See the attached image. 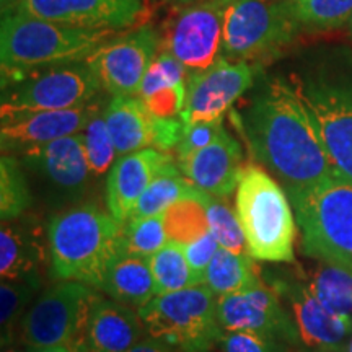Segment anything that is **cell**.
I'll return each instance as SVG.
<instances>
[{"mask_svg": "<svg viewBox=\"0 0 352 352\" xmlns=\"http://www.w3.org/2000/svg\"><path fill=\"white\" fill-rule=\"evenodd\" d=\"M253 155L285 192L302 191L333 178L334 171L320 134L287 80H272L241 116Z\"/></svg>", "mask_w": 352, "mask_h": 352, "instance_id": "obj_1", "label": "cell"}, {"mask_svg": "<svg viewBox=\"0 0 352 352\" xmlns=\"http://www.w3.org/2000/svg\"><path fill=\"white\" fill-rule=\"evenodd\" d=\"M287 82L318 131L334 176L352 183V52L316 50Z\"/></svg>", "mask_w": 352, "mask_h": 352, "instance_id": "obj_2", "label": "cell"}, {"mask_svg": "<svg viewBox=\"0 0 352 352\" xmlns=\"http://www.w3.org/2000/svg\"><path fill=\"white\" fill-rule=\"evenodd\" d=\"M124 223L87 204L56 214L47 227L52 277L100 289L108 267L122 253Z\"/></svg>", "mask_w": 352, "mask_h": 352, "instance_id": "obj_3", "label": "cell"}, {"mask_svg": "<svg viewBox=\"0 0 352 352\" xmlns=\"http://www.w3.org/2000/svg\"><path fill=\"white\" fill-rule=\"evenodd\" d=\"M113 34L114 30L82 28L23 13L3 15L0 30L3 85L34 69L85 60Z\"/></svg>", "mask_w": 352, "mask_h": 352, "instance_id": "obj_4", "label": "cell"}, {"mask_svg": "<svg viewBox=\"0 0 352 352\" xmlns=\"http://www.w3.org/2000/svg\"><path fill=\"white\" fill-rule=\"evenodd\" d=\"M235 210L254 261H294L296 220L287 192L270 173L253 164L241 170Z\"/></svg>", "mask_w": 352, "mask_h": 352, "instance_id": "obj_5", "label": "cell"}, {"mask_svg": "<svg viewBox=\"0 0 352 352\" xmlns=\"http://www.w3.org/2000/svg\"><path fill=\"white\" fill-rule=\"evenodd\" d=\"M287 196L296 208L303 253L352 272V183L333 176Z\"/></svg>", "mask_w": 352, "mask_h": 352, "instance_id": "obj_6", "label": "cell"}, {"mask_svg": "<svg viewBox=\"0 0 352 352\" xmlns=\"http://www.w3.org/2000/svg\"><path fill=\"white\" fill-rule=\"evenodd\" d=\"M219 297L208 285L153 297L139 308L145 333L182 352H208L223 329L217 318Z\"/></svg>", "mask_w": 352, "mask_h": 352, "instance_id": "obj_7", "label": "cell"}, {"mask_svg": "<svg viewBox=\"0 0 352 352\" xmlns=\"http://www.w3.org/2000/svg\"><path fill=\"white\" fill-rule=\"evenodd\" d=\"M300 26L294 0H230L222 57L245 63L266 59L292 43Z\"/></svg>", "mask_w": 352, "mask_h": 352, "instance_id": "obj_8", "label": "cell"}, {"mask_svg": "<svg viewBox=\"0 0 352 352\" xmlns=\"http://www.w3.org/2000/svg\"><path fill=\"white\" fill-rule=\"evenodd\" d=\"M95 287L60 280L46 289L21 321V340L28 349L76 344L83 351V334L91 308L100 300Z\"/></svg>", "mask_w": 352, "mask_h": 352, "instance_id": "obj_9", "label": "cell"}, {"mask_svg": "<svg viewBox=\"0 0 352 352\" xmlns=\"http://www.w3.org/2000/svg\"><path fill=\"white\" fill-rule=\"evenodd\" d=\"M100 88L98 78L85 60L46 67L44 72L26 74L3 88L2 118L83 107L95 98Z\"/></svg>", "mask_w": 352, "mask_h": 352, "instance_id": "obj_10", "label": "cell"}, {"mask_svg": "<svg viewBox=\"0 0 352 352\" xmlns=\"http://www.w3.org/2000/svg\"><path fill=\"white\" fill-rule=\"evenodd\" d=\"M230 0H196L179 8L165 23L164 50L189 74L214 65L222 57L223 23Z\"/></svg>", "mask_w": 352, "mask_h": 352, "instance_id": "obj_11", "label": "cell"}, {"mask_svg": "<svg viewBox=\"0 0 352 352\" xmlns=\"http://www.w3.org/2000/svg\"><path fill=\"white\" fill-rule=\"evenodd\" d=\"M160 47L155 30H135L124 38L101 44L87 57L101 88L113 96H138L140 85Z\"/></svg>", "mask_w": 352, "mask_h": 352, "instance_id": "obj_12", "label": "cell"}, {"mask_svg": "<svg viewBox=\"0 0 352 352\" xmlns=\"http://www.w3.org/2000/svg\"><path fill=\"white\" fill-rule=\"evenodd\" d=\"M256 69L245 60L226 57L210 67L189 74L186 101L179 114L184 124L223 120V114L253 85Z\"/></svg>", "mask_w": 352, "mask_h": 352, "instance_id": "obj_13", "label": "cell"}, {"mask_svg": "<svg viewBox=\"0 0 352 352\" xmlns=\"http://www.w3.org/2000/svg\"><path fill=\"white\" fill-rule=\"evenodd\" d=\"M217 318L223 331L253 333L279 342L300 340L296 321L280 305L279 294L263 284L219 297Z\"/></svg>", "mask_w": 352, "mask_h": 352, "instance_id": "obj_14", "label": "cell"}, {"mask_svg": "<svg viewBox=\"0 0 352 352\" xmlns=\"http://www.w3.org/2000/svg\"><path fill=\"white\" fill-rule=\"evenodd\" d=\"M82 28L124 30L142 13L140 0H21L15 12Z\"/></svg>", "mask_w": 352, "mask_h": 352, "instance_id": "obj_15", "label": "cell"}, {"mask_svg": "<svg viewBox=\"0 0 352 352\" xmlns=\"http://www.w3.org/2000/svg\"><path fill=\"white\" fill-rule=\"evenodd\" d=\"M96 109L98 108L95 104L88 103L78 108L2 118V126H0L2 151L3 153L7 151L21 152L67 135L80 134Z\"/></svg>", "mask_w": 352, "mask_h": 352, "instance_id": "obj_16", "label": "cell"}, {"mask_svg": "<svg viewBox=\"0 0 352 352\" xmlns=\"http://www.w3.org/2000/svg\"><path fill=\"white\" fill-rule=\"evenodd\" d=\"M171 164L175 162L170 153L151 147L118 158L108 175V212L118 222L126 223L148 184Z\"/></svg>", "mask_w": 352, "mask_h": 352, "instance_id": "obj_17", "label": "cell"}, {"mask_svg": "<svg viewBox=\"0 0 352 352\" xmlns=\"http://www.w3.org/2000/svg\"><path fill=\"white\" fill-rule=\"evenodd\" d=\"M274 289L283 294L292 308L298 336L307 346L315 349L336 352L346 346L347 338L352 333V318L331 315L305 284L279 283Z\"/></svg>", "mask_w": 352, "mask_h": 352, "instance_id": "obj_18", "label": "cell"}, {"mask_svg": "<svg viewBox=\"0 0 352 352\" xmlns=\"http://www.w3.org/2000/svg\"><path fill=\"white\" fill-rule=\"evenodd\" d=\"M178 166L189 183L201 192L227 199L239 186L243 170L240 144L223 131L206 148L178 160Z\"/></svg>", "mask_w": 352, "mask_h": 352, "instance_id": "obj_19", "label": "cell"}, {"mask_svg": "<svg viewBox=\"0 0 352 352\" xmlns=\"http://www.w3.org/2000/svg\"><path fill=\"white\" fill-rule=\"evenodd\" d=\"M19 153L30 168L65 191H80L91 175L82 134L67 135Z\"/></svg>", "mask_w": 352, "mask_h": 352, "instance_id": "obj_20", "label": "cell"}, {"mask_svg": "<svg viewBox=\"0 0 352 352\" xmlns=\"http://www.w3.org/2000/svg\"><path fill=\"white\" fill-rule=\"evenodd\" d=\"M144 323L139 311L116 300L100 298L91 308L83 352H129L144 340Z\"/></svg>", "mask_w": 352, "mask_h": 352, "instance_id": "obj_21", "label": "cell"}, {"mask_svg": "<svg viewBox=\"0 0 352 352\" xmlns=\"http://www.w3.org/2000/svg\"><path fill=\"white\" fill-rule=\"evenodd\" d=\"M46 248L39 233L3 222L0 230V274L2 280L41 285Z\"/></svg>", "mask_w": 352, "mask_h": 352, "instance_id": "obj_22", "label": "cell"}, {"mask_svg": "<svg viewBox=\"0 0 352 352\" xmlns=\"http://www.w3.org/2000/svg\"><path fill=\"white\" fill-rule=\"evenodd\" d=\"M103 116L118 157L153 145V116L139 96H114Z\"/></svg>", "mask_w": 352, "mask_h": 352, "instance_id": "obj_23", "label": "cell"}, {"mask_svg": "<svg viewBox=\"0 0 352 352\" xmlns=\"http://www.w3.org/2000/svg\"><path fill=\"white\" fill-rule=\"evenodd\" d=\"M100 290L131 308H142L157 297L151 259L121 253L108 267Z\"/></svg>", "mask_w": 352, "mask_h": 352, "instance_id": "obj_24", "label": "cell"}, {"mask_svg": "<svg viewBox=\"0 0 352 352\" xmlns=\"http://www.w3.org/2000/svg\"><path fill=\"white\" fill-rule=\"evenodd\" d=\"M206 285L217 297L227 294L243 292V290L261 285L258 267L250 253H232L219 248L208 271H206Z\"/></svg>", "mask_w": 352, "mask_h": 352, "instance_id": "obj_25", "label": "cell"}, {"mask_svg": "<svg viewBox=\"0 0 352 352\" xmlns=\"http://www.w3.org/2000/svg\"><path fill=\"white\" fill-rule=\"evenodd\" d=\"M208 195L201 192L192 186L189 179L182 173L179 166L171 164L165 171H162L153 182L148 184L144 195L135 204L129 220L151 217V215L164 214L175 202L188 199V197H204Z\"/></svg>", "mask_w": 352, "mask_h": 352, "instance_id": "obj_26", "label": "cell"}, {"mask_svg": "<svg viewBox=\"0 0 352 352\" xmlns=\"http://www.w3.org/2000/svg\"><path fill=\"white\" fill-rule=\"evenodd\" d=\"M307 287L331 315L352 318V272L320 261Z\"/></svg>", "mask_w": 352, "mask_h": 352, "instance_id": "obj_27", "label": "cell"}, {"mask_svg": "<svg viewBox=\"0 0 352 352\" xmlns=\"http://www.w3.org/2000/svg\"><path fill=\"white\" fill-rule=\"evenodd\" d=\"M148 259H151L157 296H165V294L204 284L189 266L186 254H184V245L182 243L168 241L160 252Z\"/></svg>", "mask_w": 352, "mask_h": 352, "instance_id": "obj_28", "label": "cell"}, {"mask_svg": "<svg viewBox=\"0 0 352 352\" xmlns=\"http://www.w3.org/2000/svg\"><path fill=\"white\" fill-rule=\"evenodd\" d=\"M204 197H188L175 202L164 212L168 241L188 245L210 232Z\"/></svg>", "mask_w": 352, "mask_h": 352, "instance_id": "obj_29", "label": "cell"}, {"mask_svg": "<svg viewBox=\"0 0 352 352\" xmlns=\"http://www.w3.org/2000/svg\"><path fill=\"white\" fill-rule=\"evenodd\" d=\"M30 201L32 196L20 160L3 153L0 158V217L3 222L20 217L28 209Z\"/></svg>", "mask_w": 352, "mask_h": 352, "instance_id": "obj_30", "label": "cell"}, {"mask_svg": "<svg viewBox=\"0 0 352 352\" xmlns=\"http://www.w3.org/2000/svg\"><path fill=\"white\" fill-rule=\"evenodd\" d=\"M166 243H168V235H166L164 214L132 219L124 223L122 253L152 258Z\"/></svg>", "mask_w": 352, "mask_h": 352, "instance_id": "obj_31", "label": "cell"}, {"mask_svg": "<svg viewBox=\"0 0 352 352\" xmlns=\"http://www.w3.org/2000/svg\"><path fill=\"white\" fill-rule=\"evenodd\" d=\"M206 210H208L210 232L217 239L220 248L236 254L248 253L245 233L236 217V210L232 209L226 199L212 196H208L206 199Z\"/></svg>", "mask_w": 352, "mask_h": 352, "instance_id": "obj_32", "label": "cell"}, {"mask_svg": "<svg viewBox=\"0 0 352 352\" xmlns=\"http://www.w3.org/2000/svg\"><path fill=\"white\" fill-rule=\"evenodd\" d=\"M302 26L311 30H333L349 23L352 0H294Z\"/></svg>", "mask_w": 352, "mask_h": 352, "instance_id": "obj_33", "label": "cell"}, {"mask_svg": "<svg viewBox=\"0 0 352 352\" xmlns=\"http://www.w3.org/2000/svg\"><path fill=\"white\" fill-rule=\"evenodd\" d=\"M80 134L91 175L98 176L107 173L109 166L114 165L118 153L111 139V134L108 131L107 121H104L103 113H100L96 109Z\"/></svg>", "mask_w": 352, "mask_h": 352, "instance_id": "obj_34", "label": "cell"}, {"mask_svg": "<svg viewBox=\"0 0 352 352\" xmlns=\"http://www.w3.org/2000/svg\"><path fill=\"white\" fill-rule=\"evenodd\" d=\"M38 285L28 283L2 280L0 285V327H2V346L12 342L13 329L23 314L25 307L38 292Z\"/></svg>", "mask_w": 352, "mask_h": 352, "instance_id": "obj_35", "label": "cell"}, {"mask_svg": "<svg viewBox=\"0 0 352 352\" xmlns=\"http://www.w3.org/2000/svg\"><path fill=\"white\" fill-rule=\"evenodd\" d=\"M188 72L184 65L166 50L158 51V54L145 74L139 90V98L151 96L165 88L186 85Z\"/></svg>", "mask_w": 352, "mask_h": 352, "instance_id": "obj_36", "label": "cell"}, {"mask_svg": "<svg viewBox=\"0 0 352 352\" xmlns=\"http://www.w3.org/2000/svg\"><path fill=\"white\" fill-rule=\"evenodd\" d=\"M226 131L223 129V120L214 121H199L192 124H184L183 138L179 140L176 152H178V160L186 158L192 153L202 151L208 145L219 139V135Z\"/></svg>", "mask_w": 352, "mask_h": 352, "instance_id": "obj_37", "label": "cell"}, {"mask_svg": "<svg viewBox=\"0 0 352 352\" xmlns=\"http://www.w3.org/2000/svg\"><path fill=\"white\" fill-rule=\"evenodd\" d=\"M222 352H283L279 341L243 331H223Z\"/></svg>", "mask_w": 352, "mask_h": 352, "instance_id": "obj_38", "label": "cell"}, {"mask_svg": "<svg viewBox=\"0 0 352 352\" xmlns=\"http://www.w3.org/2000/svg\"><path fill=\"white\" fill-rule=\"evenodd\" d=\"M220 245L212 232L206 233L204 236L197 239L191 243L184 245V254L189 266L192 267V271L196 272V276L199 277L202 283H206V271H208L210 261H212L215 253L219 252Z\"/></svg>", "mask_w": 352, "mask_h": 352, "instance_id": "obj_39", "label": "cell"}, {"mask_svg": "<svg viewBox=\"0 0 352 352\" xmlns=\"http://www.w3.org/2000/svg\"><path fill=\"white\" fill-rule=\"evenodd\" d=\"M183 132L182 118H153V145L157 151L168 153L171 148L178 147Z\"/></svg>", "mask_w": 352, "mask_h": 352, "instance_id": "obj_40", "label": "cell"}, {"mask_svg": "<svg viewBox=\"0 0 352 352\" xmlns=\"http://www.w3.org/2000/svg\"><path fill=\"white\" fill-rule=\"evenodd\" d=\"M129 352H173V351H171V346L148 336L147 340H142L139 344L132 347Z\"/></svg>", "mask_w": 352, "mask_h": 352, "instance_id": "obj_41", "label": "cell"}, {"mask_svg": "<svg viewBox=\"0 0 352 352\" xmlns=\"http://www.w3.org/2000/svg\"><path fill=\"white\" fill-rule=\"evenodd\" d=\"M26 352H83L76 344H63L54 347H43V349H26Z\"/></svg>", "mask_w": 352, "mask_h": 352, "instance_id": "obj_42", "label": "cell"}, {"mask_svg": "<svg viewBox=\"0 0 352 352\" xmlns=\"http://www.w3.org/2000/svg\"><path fill=\"white\" fill-rule=\"evenodd\" d=\"M20 2H21V0H2V13H3V15H8V13L15 12Z\"/></svg>", "mask_w": 352, "mask_h": 352, "instance_id": "obj_43", "label": "cell"}, {"mask_svg": "<svg viewBox=\"0 0 352 352\" xmlns=\"http://www.w3.org/2000/svg\"><path fill=\"white\" fill-rule=\"evenodd\" d=\"M164 2H196V0H164Z\"/></svg>", "mask_w": 352, "mask_h": 352, "instance_id": "obj_44", "label": "cell"}, {"mask_svg": "<svg viewBox=\"0 0 352 352\" xmlns=\"http://www.w3.org/2000/svg\"><path fill=\"white\" fill-rule=\"evenodd\" d=\"M347 30H349V34H351V38H352V16H351L349 23H347Z\"/></svg>", "mask_w": 352, "mask_h": 352, "instance_id": "obj_45", "label": "cell"}, {"mask_svg": "<svg viewBox=\"0 0 352 352\" xmlns=\"http://www.w3.org/2000/svg\"><path fill=\"white\" fill-rule=\"evenodd\" d=\"M2 352H19V351L12 349V347H7V349H6V347H3V349H2Z\"/></svg>", "mask_w": 352, "mask_h": 352, "instance_id": "obj_46", "label": "cell"}, {"mask_svg": "<svg viewBox=\"0 0 352 352\" xmlns=\"http://www.w3.org/2000/svg\"><path fill=\"white\" fill-rule=\"evenodd\" d=\"M349 352H352V340H351V344H349Z\"/></svg>", "mask_w": 352, "mask_h": 352, "instance_id": "obj_47", "label": "cell"}]
</instances>
